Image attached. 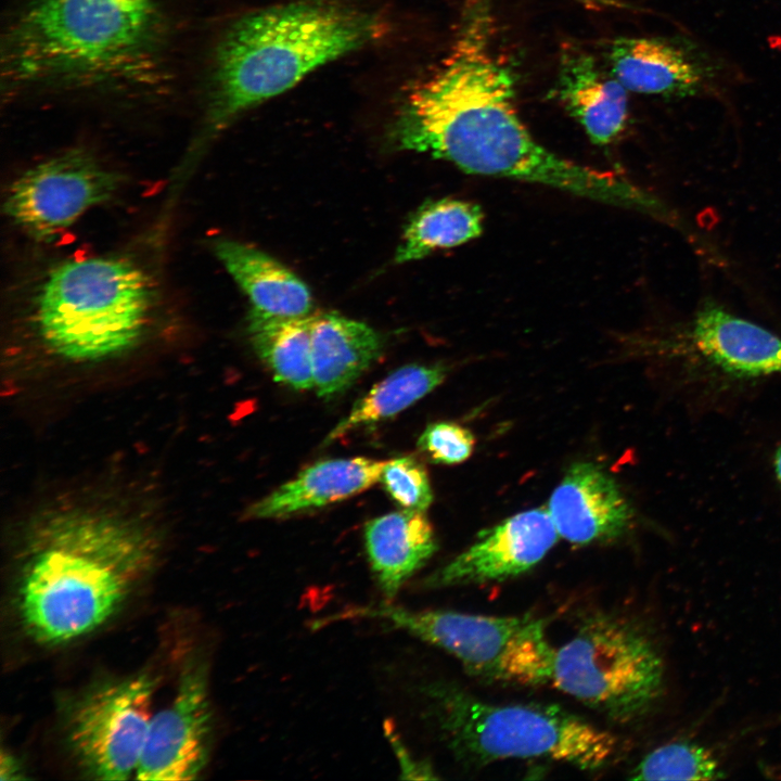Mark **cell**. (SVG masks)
<instances>
[{"mask_svg":"<svg viewBox=\"0 0 781 781\" xmlns=\"http://www.w3.org/2000/svg\"><path fill=\"white\" fill-rule=\"evenodd\" d=\"M664 679V662L650 636L624 616L598 612L555 648L550 683L615 722L627 724L654 706Z\"/></svg>","mask_w":781,"mask_h":781,"instance_id":"cell-8","label":"cell"},{"mask_svg":"<svg viewBox=\"0 0 781 781\" xmlns=\"http://www.w3.org/2000/svg\"><path fill=\"white\" fill-rule=\"evenodd\" d=\"M144 528L103 513L63 512L30 535L16 588L17 611L38 642L57 644L101 627L156 559Z\"/></svg>","mask_w":781,"mask_h":781,"instance_id":"cell-3","label":"cell"},{"mask_svg":"<svg viewBox=\"0 0 781 781\" xmlns=\"http://www.w3.org/2000/svg\"><path fill=\"white\" fill-rule=\"evenodd\" d=\"M385 730L386 737L389 739L398 760L399 772L401 773L400 778L412 780H432L438 778L430 764L415 758L410 751L407 750L390 724L385 727Z\"/></svg>","mask_w":781,"mask_h":781,"instance_id":"cell-27","label":"cell"},{"mask_svg":"<svg viewBox=\"0 0 781 781\" xmlns=\"http://www.w3.org/2000/svg\"><path fill=\"white\" fill-rule=\"evenodd\" d=\"M121 176L82 150L49 158L10 187L4 210L29 236L51 242L93 206L111 200Z\"/></svg>","mask_w":781,"mask_h":781,"instance_id":"cell-10","label":"cell"},{"mask_svg":"<svg viewBox=\"0 0 781 781\" xmlns=\"http://www.w3.org/2000/svg\"><path fill=\"white\" fill-rule=\"evenodd\" d=\"M714 755L687 741L661 745L645 755L631 770L633 780H710L722 778Z\"/></svg>","mask_w":781,"mask_h":781,"instance_id":"cell-24","label":"cell"},{"mask_svg":"<svg viewBox=\"0 0 781 781\" xmlns=\"http://www.w3.org/2000/svg\"><path fill=\"white\" fill-rule=\"evenodd\" d=\"M312 322V313L281 317L252 308L247 316V332L255 353L277 382L296 390L313 388Z\"/></svg>","mask_w":781,"mask_h":781,"instance_id":"cell-21","label":"cell"},{"mask_svg":"<svg viewBox=\"0 0 781 781\" xmlns=\"http://www.w3.org/2000/svg\"><path fill=\"white\" fill-rule=\"evenodd\" d=\"M580 2L584 5H589L592 8H617V7H624L623 3L618 2L617 0H575Z\"/></svg>","mask_w":781,"mask_h":781,"instance_id":"cell-29","label":"cell"},{"mask_svg":"<svg viewBox=\"0 0 781 781\" xmlns=\"http://www.w3.org/2000/svg\"><path fill=\"white\" fill-rule=\"evenodd\" d=\"M382 622L449 653L471 676L522 686L550 683L555 648L546 620L450 610H411L385 601L348 609L332 618Z\"/></svg>","mask_w":781,"mask_h":781,"instance_id":"cell-7","label":"cell"},{"mask_svg":"<svg viewBox=\"0 0 781 781\" xmlns=\"http://www.w3.org/2000/svg\"><path fill=\"white\" fill-rule=\"evenodd\" d=\"M155 679L138 674L84 695L68 721L69 745L99 780H127L138 767L153 718Z\"/></svg>","mask_w":781,"mask_h":781,"instance_id":"cell-9","label":"cell"},{"mask_svg":"<svg viewBox=\"0 0 781 781\" xmlns=\"http://www.w3.org/2000/svg\"><path fill=\"white\" fill-rule=\"evenodd\" d=\"M478 205L456 199L428 201L420 206L405 227L395 254L398 264L421 259L477 238L483 231Z\"/></svg>","mask_w":781,"mask_h":781,"instance_id":"cell-23","label":"cell"},{"mask_svg":"<svg viewBox=\"0 0 781 781\" xmlns=\"http://www.w3.org/2000/svg\"><path fill=\"white\" fill-rule=\"evenodd\" d=\"M167 50L161 0H28L2 35L3 95L148 93Z\"/></svg>","mask_w":781,"mask_h":781,"instance_id":"cell-2","label":"cell"},{"mask_svg":"<svg viewBox=\"0 0 781 781\" xmlns=\"http://www.w3.org/2000/svg\"><path fill=\"white\" fill-rule=\"evenodd\" d=\"M385 463L366 457L317 461L251 504L245 515L282 520L348 499L380 482Z\"/></svg>","mask_w":781,"mask_h":781,"instance_id":"cell-14","label":"cell"},{"mask_svg":"<svg viewBox=\"0 0 781 781\" xmlns=\"http://www.w3.org/2000/svg\"><path fill=\"white\" fill-rule=\"evenodd\" d=\"M492 35L489 0H469L449 54L408 92L392 128L395 144L470 174L639 208L644 191L629 180L556 155L532 136L515 107L514 72Z\"/></svg>","mask_w":781,"mask_h":781,"instance_id":"cell-1","label":"cell"},{"mask_svg":"<svg viewBox=\"0 0 781 781\" xmlns=\"http://www.w3.org/2000/svg\"><path fill=\"white\" fill-rule=\"evenodd\" d=\"M559 538L547 508L516 513L481 532L470 547L421 579L419 587L438 590L513 578L535 567Z\"/></svg>","mask_w":781,"mask_h":781,"instance_id":"cell-12","label":"cell"},{"mask_svg":"<svg viewBox=\"0 0 781 781\" xmlns=\"http://www.w3.org/2000/svg\"><path fill=\"white\" fill-rule=\"evenodd\" d=\"M447 370L437 364H408L396 369L373 385L330 431L323 445H330L361 426L395 417L438 387Z\"/></svg>","mask_w":781,"mask_h":781,"instance_id":"cell-22","label":"cell"},{"mask_svg":"<svg viewBox=\"0 0 781 781\" xmlns=\"http://www.w3.org/2000/svg\"><path fill=\"white\" fill-rule=\"evenodd\" d=\"M380 482L402 509L425 512L433 502V490L424 465L413 457L386 461Z\"/></svg>","mask_w":781,"mask_h":781,"instance_id":"cell-25","label":"cell"},{"mask_svg":"<svg viewBox=\"0 0 781 781\" xmlns=\"http://www.w3.org/2000/svg\"><path fill=\"white\" fill-rule=\"evenodd\" d=\"M774 471L777 478L781 485V446L778 449L776 457H774Z\"/></svg>","mask_w":781,"mask_h":781,"instance_id":"cell-30","label":"cell"},{"mask_svg":"<svg viewBox=\"0 0 781 781\" xmlns=\"http://www.w3.org/2000/svg\"><path fill=\"white\" fill-rule=\"evenodd\" d=\"M1 780H12V779H20L18 776L20 768L18 765H16V761L13 759L11 755L3 754L1 755Z\"/></svg>","mask_w":781,"mask_h":781,"instance_id":"cell-28","label":"cell"},{"mask_svg":"<svg viewBox=\"0 0 781 781\" xmlns=\"http://www.w3.org/2000/svg\"><path fill=\"white\" fill-rule=\"evenodd\" d=\"M547 511L559 537L574 545L618 538L633 517L616 479L592 461L571 464L552 491Z\"/></svg>","mask_w":781,"mask_h":781,"instance_id":"cell-13","label":"cell"},{"mask_svg":"<svg viewBox=\"0 0 781 781\" xmlns=\"http://www.w3.org/2000/svg\"><path fill=\"white\" fill-rule=\"evenodd\" d=\"M152 308L149 278L115 257L65 261L51 270L35 299L46 346L76 361L118 356L139 343Z\"/></svg>","mask_w":781,"mask_h":781,"instance_id":"cell-6","label":"cell"},{"mask_svg":"<svg viewBox=\"0 0 781 781\" xmlns=\"http://www.w3.org/2000/svg\"><path fill=\"white\" fill-rule=\"evenodd\" d=\"M612 74L631 92L683 98L696 92L703 68L676 43L644 37L617 38L610 48Z\"/></svg>","mask_w":781,"mask_h":781,"instance_id":"cell-19","label":"cell"},{"mask_svg":"<svg viewBox=\"0 0 781 781\" xmlns=\"http://www.w3.org/2000/svg\"><path fill=\"white\" fill-rule=\"evenodd\" d=\"M475 437L471 431L454 422L440 421L426 426L418 439V447L435 463L458 464L471 457Z\"/></svg>","mask_w":781,"mask_h":781,"instance_id":"cell-26","label":"cell"},{"mask_svg":"<svg viewBox=\"0 0 781 781\" xmlns=\"http://www.w3.org/2000/svg\"><path fill=\"white\" fill-rule=\"evenodd\" d=\"M215 253L254 309L281 317L311 315L308 286L289 268L268 254L247 244L222 239Z\"/></svg>","mask_w":781,"mask_h":781,"instance_id":"cell-20","label":"cell"},{"mask_svg":"<svg viewBox=\"0 0 781 781\" xmlns=\"http://www.w3.org/2000/svg\"><path fill=\"white\" fill-rule=\"evenodd\" d=\"M212 713L205 668L189 664L172 701L153 715L135 772L138 780L196 779L207 764Z\"/></svg>","mask_w":781,"mask_h":781,"instance_id":"cell-11","label":"cell"},{"mask_svg":"<svg viewBox=\"0 0 781 781\" xmlns=\"http://www.w3.org/2000/svg\"><path fill=\"white\" fill-rule=\"evenodd\" d=\"M556 94L597 144L611 143L625 128L628 90L611 71H603L585 51L571 49L563 52Z\"/></svg>","mask_w":781,"mask_h":781,"instance_id":"cell-15","label":"cell"},{"mask_svg":"<svg viewBox=\"0 0 781 781\" xmlns=\"http://www.w3.org/2000/svg\"><path fill=\"white\" fill-rule=\"evenodd\" d=\"M692 338L712 363L737 376L781 373V337L708 300L694 318Z\"/></svg>","mask_w":781,"mask_h":781,"instance_id":"cell-16","label":"cell"},{"mask_svg":"<svg viewBox=\"0 0 781 781\" xmlns=\"http://www.w3.org/2000/svg\"><path fill=\"white\" fill-rule=\"evenodd\" d=\"M363 540L375 584L387 602L395 600L438 548L425 512L406 509L367 522Z\"/></svg>","mask_w":781,"mask_h":781,"instance_id":"cell-17","label":"cell"},{"mask_svg":"<svg viewBox=\"0 0 781 781\" xmlns=\"http://www.w3.org/2000/svg\"><path fill=\"white\" fill-rule=\"evenodd\" d=\"M383 340L367 323L334 312L313 315L311 371L322 398L347 390L379 359Z\"/></svg>","mask_w":781,"mask_h":781,"instance_id":"cell-18","label":"cell"},{"mask_svg":"<svg viewBox=\"0 0 781 781\" xmlns=\"http://www.w3.org/2000/svg\"><path fill=\"white\" fill-rule=\"evenodd\" d=\"M382 28L377 17L329 0L293 2L240 17L213 53L205 93L206 137L319 66L371 42Z\"/></svg>","mask_w":781,"mask_h":781,"instance_id":"cell-4","label":"cell"},{"mask_svg":"<svg viewBox=\"0 0 781 781\" xmlns=\"http://www.w3.org/2000/svg\"><path fill=\"white\" fill-rule=\"evenodd\" d=\"M421 695L449 750L473 766L547 758L598 770L618 751L613 734L558 705L494 704L447 682L426 683Z\"/></svg>","mask_w":781,"mask_h":781,"instance_id":"cell-5","label":"cell"}]
</instances>
